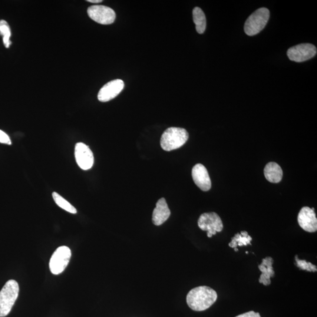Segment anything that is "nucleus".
Wrapping results in <instances>:
<instances>
[{
    "instance_id": "23",
    "label": "nucleus",
    "mask_w": 317,
    "mask_h": 317,
    "mask_svg": "<svg viewBox=\"0 0 317 317\" xmlns=\"http://www.w3.org/2000/svg\"><path fill=\"white\" fill-rule=\"evenodd\" d=\"M87 1L91 3H100L102 1V0H87Z\"/></svg>"
},
{
    "instance_id": "1",
    "label": "nucleus",
    "mask_w": 317,
    "mask_h": 317,
    "mask_svg": "<svg viewBox=\"0 0 317 317\" xmlns=\"http://www.w3.org/2000/svg\"><path fill=\"white\" fill-rule=\"evenodd\" d=\"M217 299L215 290L207 286H200L191 290L186 297L190 308L196 312H203L213 305Z\"/></svg>"
},
{
    "instance_id": "8",
    "label": "nucleus",
    "mask_w": 317,
    "mask_h": 317,
    "mask_svg": "<svg viewBox=\"0 0 317 317\" xmlns=\"http://www.w3.org/2000/svg\"><path fill=\"white\" fill-rule=\"evenodd\" d=\"M317 48L312 44H299L289 48L287 55L291 61L302 62L309 60L317 54Z\"/></svg>"
},
{
    "instance_id": "17",
    "label": "nucleus",
    "mask_w": 317,
    "mask_h": 317,
    "mask_svg": "<svg viewBox=\"0 0 317 317\" xmlns=\"http://www.w3.org/2000/svg\"><path fill=\"white\" fill-rule=\"evenodd\" d=\"M252 240V237L249 235L248 233L246 231L241 232V233H237L232 238V242L229 244V246L232 248H237V246H243L251 245V241Z\"/></svg>"
},
{
    "instance_id": "15",
    "label": "nucleus",
    "mask_w": 317,
    "mask_h": 317,
    "mask_svg": "<svg viewBox=\"0 0 317 317\" xmlns=\"http://www.w3.org/2000/svg\"><path fill=\"white\" fill-rule=\"evenodd\" d=\"M264 176L271 183H279L282 180L283 172L282 167L276 162H270L266 164L264 170Z\"/></svg>"
},
{
    "instance_id": "14",
    "label": "nucleus",
    "mask_w": 317,
    "mask_h": 317,
    "mask_svg": "<svg viewBox=\"0 0 317 317\" xmlns=\"http://www.w3.org/2000/svg\"><path fill=\"white\" fill-rule=\"evenodd\" d=\"M273 259L272 257H267L262 260V263L259 265V269L262 273L259 282L264 286H269L271 284L270 279L275 276V271L273 267Z\"/></svg>"
},
{
    "instance_id": "24",
    "label": "nucleus",
    "mask_w": 317,
    "mask_h": 317,
    "mask_svg": "<svg viewBox=\"0 0 317 317\" xmlns=\"http://www.w3.org/2000/svg\"><path fill=\"white\" fill-rule=\"evenodd\" d=\"M234 251H235V252H238L239 250H238L237 248H234Z\"/></svg>"
},
{
    "instance_id": "13",
    "label": "nucleus",
    "mask_w": 317,
    "mask_h": 317,
    "mask_svg": "<svg viewBox=\"0 0 317 317\" xmlns=\"http://www.w3.org/2000/svg\"><path fill=\"white\" fill-rule=\"evenodd\" d=\"M170 210L164 198H161L158 201L156 207L154 210L153 222L155 225L160 226L169 219Z\"/></svg>"
},
{
    "instance_id": "7",
    "label": "nucleus",
    "mask_w": 317,
    "mask_h": 317,
    "mask_svg": "<svg viewBox=\"0 0 317 317\" xmlns=\"http://www.w3.org/2000/svg\"><path fill=\"white\" fill-rule=\"evenodd\" d=\"M88 14L94 21L103 25L111 24L116 18L114 9L104 5L90 6L88 9Z\"/></svg>"
},
{
    "instance_id": "10",
    "label": "nucleus",
    "mask_w": 317,
    "mask_h": 317,
    "mask_svg": "<svg viewBox=\"0 0 317 317\" xmlns=\"http://www.w3.org/2000/svg\"><path fill=\"white\" fill-rule=\"evenodd\" d=\"M124 88V82L118 79L108 82L102 87L98 95V100L101 102H108L117 97Z\"/></svg>"
},
{
    "instance_id": "9",
    "label": "nucleus",
    "mask_w": 317,
    "mask_h": 317,
    "mask_svg": "<svg viewBox=\"0 0 317 317\" xmlns=\"http://www.w3.org/2000/svg\"><path fill=\"white\" fill-rule=\"evenodd\" d=\"M75 157L78 166L82 169L87 170L93 166L94 158L90 147L83 143L76 144Z\"/></svg>"
},
{
    "instance_id": "21",
    "label": "nucleus",
    "mask_w": 317,
    "mask_h": 317,
    "mask_svg": "<svg viewBox=\"0 0 317 317\" xmlns=\"http://www.w3.org/2000/svg\"><path fill=\"white\" fill-rule=\"evenodd\" d=\"M0 143L11 145V142L8 135L1 130H0Z\"/></svg>"
},
{
    "instance_id": "5",
    "label": "nucleus",
    "mask_w": 317,
    "mask_h": 317,
    "mask_svg": "<svg viewBox=\"0 0 317 317\" xmlns=\"http://www.w3.org/2000/svg\"><path fill=\"white\" fill-rule=\"evenodd\" d=\"M71 257V251L68 247H58L49 261V269L53 275H58L63 272L68 265Z\"/></svg>"
},
{
    "instance_id": "16",
    "label": "nucleus",
    "mask_w": 317,
    "mask_h": 317,
    "mask_svg": "<svg viewBox=\"0 0 317 317\" xmlns=\"http://www.w3.org/2000/svg\"><path fill=\"white\" fill-rule=\"evenodd\" d=\"M193 18L197 32L199 34H203L206 30V18L202 9L199 7L194 8L193 11Z\"/></svg>"
},
{
    "instance_id": "18",
    "label": "nucleus",
    "mask_w": 317,
    "mask_h": 317,
    "mask_svg": "<svg viewBox=\"0 0 317 317\" xmlns=\"http://www.w3.org/2000/svg\"><path fill=\"white\" fill-rule=\"evenodd\" d=\"M52 197L56 204H57L59 207L62 208V209L72 214H76L77 213V209H76L71 203H69L67 200L64 199L63 197L59 195L57 192L52 193Z\"/></svg>"
},
{
    "instance_id": "3",
    "label": "nucleus",
    "mask_w": 317,
    "mask_h": 317,
    "mask_svg": "<svg viewBox=\"0 0 317 317\" xmlns=\"http://www.w3.org/2000/svg\"><path fill=\"white\" fill-rule=\"evenodd\" d=\"M19 285L15 280H10L0 292V317H4L10 313L18 298Z\"/></svg>"
},
{
    "instance_id": "6",
    "label": "nucleus",
    "mask_w": 317,
    "mask_h": 317,
    "mask_svg": "<svg viewBox=\"0 0 317 317\" xmlns=\"http://www.w3.org/2000/svg\"><path fill=\"white\" fill-rule=\"evenodd\" d=\"M198 226L201 230L206 231L207 236L210 238L216 235L217 232H222L223 229L222 219L214 212L201 214L198 220Z\"/></svg>"
},
{
    "instance_id": "22",
    "label": "nucleus",
    "mask_w": 317,
    "mask_h": 317,
    "mask_svg": "<svg viewBox=\"0 0 317 317\" xmlns=\"http://www.w3.org/2000/svg\"><path fill=\"white\" fill-rule=\"evenodd\" d=\"M236 317H261L260 314L258 313H255L253 311H251L246 313L240 315Z\"/></svg>"
},
{
    "instance_id": "2",
    "label": "nucleus",
    "mask_w": 317,
    "mask_h": 317,
    "mask_svg": "<svg viewBox=\"0 0 317 317\" xmlns=\"http://www.w3.org/2000/svg\"><path fill=\"white\" fill-rule=\"evenodd\" d=\"M189 139V134L183 128L171 127L164 131L161 137V148L171 151L183 146Z\"/></svg>"
},
{
    "instance_id": "20",
    "label": "nucleus",
    "mask_w": 317,
    "mask_h": 317,
    "mask_svg": "<svg viewBox=\"0 0 317 317\" xmlns=\"http://www.w3.org/2000/svg\"><path fill=\"white\" fill-rule=\"evenodd\" d=\"M296 260L297 262V266L299 267L301 270H307L308 272H317V267L312 263L307 262L306 260H301L298 259V256H296Z\"/></svg>"
},
{
    "instance_id": "4",
    "label": "nucleus",
    "mask_w": 317,
    "mask_h": 317,
    "mask_svg": "<svg viewBox=\"0 0 317 317\" xmlns=\"http://www.w3.org/2000/svg\"><path fill=\"white\" fill-rule=\"evenodd\" d=\"M270 18V11L266 8H260L247 18L244 24V31L249 36L259 34L265 27Z\"/></svg>"
},
{
    "instance_id": "12",
    "label": "nucleus",
    "mask_w": 317,
    "mask_h": 317,
    "mask_svg": "<svg viewBox=\"0 0 317 317\" xmlns=\"http://www.w3.org/2000/svg\"><path fill=\"white\" fill-rule=\"evenodd\" d=\"M191 175L194 182L201 190H209L211 187V182L209 173L202 164L198 163L193 167Z\"/></svg>"
},
{
    "instance_id": "19",
    "label": "nucleus",
    "mask_w": 317,
    "mask_h": 317,
    "mask_svg": "<svg viewBox=\"0 0 317 317\" xmlns=\"http://www.w3.org/2000/svg\"><path fill=\"white\" fill-rule=\"evenodd\" d=\"M0 35L3 37V42L6 48H9L11 44L10 41L11 29L5 20L0 21Z\"/></svg>"
},
{
    "instance_id": "11",
    "label": "nucleus",
    "mask_w": 317,
    "mask_h": 317,
    "mask_svg": "<svg viewBox=\"0 0 317 317\" xmlns=\"http://www.w3.org/2000/svg\"><path fill=\"white\" fill-rule=\"evenodd\" d=\"M298 222L304 230L309 233H315L317 230V219L315 212L309 207H303L298 215Z\"/></svg>"
}]
</instances>
